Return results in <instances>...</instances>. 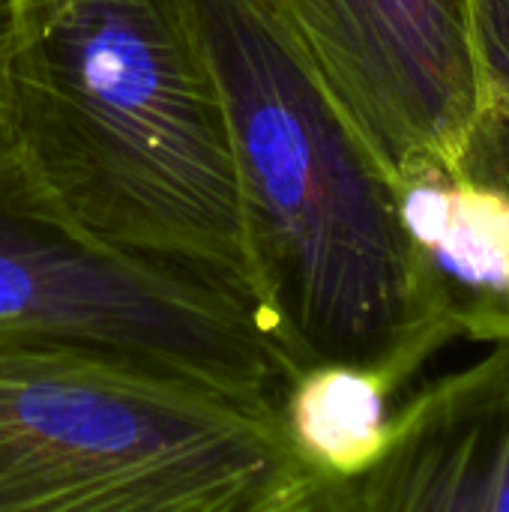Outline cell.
Returning a JSON list of instances; mask_svg holds the SVG:
<instances>
[{
  "instance_id": "obj_1",
  "label": "cell",
  "mask_w": 509,
  "mask_h": 512,
  "mask_svg": "<svg viewBox=\"0 0 509 512\" xmlns=\"http://www.w3.org/2000/svg\"><path fill=\"white\" fill-rule=\"evenodd\" d=\"M6 141L87 240L252 315L228 117L192 0H12Z\"/></svg>"
},
{
  "instance_id": "obj_2",
  "label": "cell",
  "mask_w": 509,
  "mask_h": 512,
  "mask_svg": "<svg viewBox=\"0 0 509 512\" xmlns=\"http://www.w3.org/2000/svg\"><path fill=\"white\" fill-rule=\"evenodd\" d=\"M237 168L252 318L285 378L363 366L405 387L447 342L393 180L255 0H192Z\"/></svg>"
},
{
  "instance_id": "obj_3",
  "label": "cell",
  "mask_w": 509,
  "mask_h": 512,
  "mask_svg": "<svg viewBox=\"0 0 509 512\" xmlns=\"http://www.w3.org/2000/svg\"><path fill=\"white\" fill-rule=\"evenodd\" d=\"M0 512H351L279 408L111 351L0 336Z\"/></svg>"
},
{
  "instance_id": "obj_4",
  "label": "cell",
  "mask_w": 509,
  "mask_h": 512,
  "mask_svg": "<svg viewBox=\"0 0 509 512\" xmlns=\"http://www.w3.org/2000/svg\"><path fill=\"white\" fill-rule=\"evenodd\" d=\"M0 336L111 351L246 399L279 402L288 381L243 303L87 240L45 198L6 138Z\"/></svg>"
},
{
  "instance_id": "obj_5",
  "label": "cell",
  "mask_w": 509,
  "mask_h": 512,
  "mask_svg": "<svg viewBox=\"0 0 509 512\" xmlns=\"http://www.w3.org/2000/svg\"><path fill=\"white\" fill-rule=\"evenodd\" d=\"M390 180L483 105L471 0H255Z\"/></svg>"
},
{
  "instance_id": "obj_6",
  "label": "cell",
  "mask_w": 509,
  "mask_h": 512,
  "mask_svg": "<svg viewBox=\"0 0 509 512\" xmlns=\"http://www.w3.org/2000/svg\"><path fill=\"white\" fill-rule=\"evenodd\" d=\"M423 285L453 339L509 345V129L480 111L453 156L393 180Z\"/></svg>"
},
{
  "instance_id": "obj_7",
  "label": "cell",
  "mask_w": 509,
  "mask_h": 512,
  "mask_svg": "<svg viewBox=\"0 0 509 512\" xmlns=\"http://www.w3.org/2000/svg\"><path fill=\"white\" fill-rule=\"evenodd\" d=\"M351 512H509V345L396 408Z\"/></svg>"
},
{
  "instance_id": "obj_8",
  "label": "cell",
  "mask_w": 509,
  "mask_h": 512,
  "mask_svg": "<svg viewBox=\"0 0 509 512\" xmlns=\"http://www.w3.org/2000/svg\"><path fill=\"white\" fill-rule=\"evenodd\" d=\"M402 387L363 366H312L291 375L276 402L291 450L315 471L357 483L387 450Z\"/></svg>"
},
{
  "instance_id": "obj_9",
  "label": "cell",
  "mask_w": 509,
  "mask_h": 512,
  "mask_svg": "<svg viewBox=\"0 0 509 512\" xmlns=\"http://www.w3.org/2000/svg\"><path fill=\"white\" fill-rule=\"evenodd\" d=\"M471 18L483 78L480 111L509 129V0H471Z\"/></svg>"
},
{
  "instance_id": "obj_10",
  "label": "cell",
  "mask_w": 509,
  "mask_h": 512,
  "mask_svg": "<svg viewBox=\"0 0 509 512\" xmlns=\"http://www.w3.org/2000/svg\"><path fill=\"white\" fill-rule=\"evenodd\" d=\"M9 69H12V0H0V132L9 123Z\"/></svg>"
},
{
  "instance_id": "obj_11",
  "label": "cell",
  "mask_w": 509,
  "mask_h": 512,
  "mask_svg": "<svg viewBox=\"0 0 509 512\" xmlns=\"http://www.w3.org/2000/svg\"><path fill=\"white\" fill-rule=\"evenodd\" d=\"M0 138H6V135H3V132H0Z\"/></svg>"
}]
</instances>
